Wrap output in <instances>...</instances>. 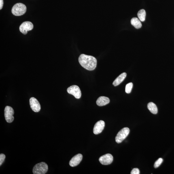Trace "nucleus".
Wrapping results in <instances>:
<instances>
[{"mask_svg":"<svg viewBox=\"0 0 174 174\" xmlns=\"http://www.w3.org/2000/svg\"><path fill=\"white\" fill-rule=\"evenodd\" d=\"M131 24L136 29H139L142 26L140 20L138 18L134 17L131 21Z\"/></svg>","mask_w":174,"mask_h":174,"instance_id":"nucleus-14","label":"nucleus"},{"mask_svg":"<svg viewBox=\"0 0 174 174\" xmlns=\"http://www.w3.org/2000/svg\"><path fill=\"white\" fill-rule=\"evenodd\" d=\"M110 102V99L107 97H100L97 99L96 103L99 106H102L108 104Z\"/></svg>","mask_w":174,"mask_h":174,"instance_id":"nucleus-12","label":"nucleus"},{"mask_svg":"<svg viewBox=\"0 0 174 174\" xmlns=\"http://www.w3.org/2000/svg\"><path fill=\"white\" fill-rule=\"evenodd\" d=\"M48 170V166L45 162H41L36 164L33 168V172L34 174H45Z\"/></svg>","mask_w":174,"mask_h":174,"instance_id":"nucleus-3","label":"nucleus"},{"mask_svg":"<svg viewBox=\"0 0 174 174\" xmlns=\"http://www.w3.org/2000/svg\"><path fill=\"white\" fill-rule=\"evenodd\" d=\"M79 61L83 67L90 71L94 70L97 66V59L91 55L81 54L79 58Z\"/></svg>","mask_w":174,"mask_h":174,"instance_id":"nucleus-1","label":"nucleus"},{"mask_svg":"<svg viewBox=\"0 0 174 174\" xmlns=\"http://www.w3.org/2000/svg\"><path fill=\"white\" fill-rule=\"evenodd\" d=\"M133 87V84L132 83H130L127 84L125 87V91L127 94L130 93L131 92Z\"/></svg>","mask_w":174,"mask_h":174,"instance_id":"nucleus-17","label":"nucleus"},{"mask_svg":"<svg viewBox=\"0 0 174 174\" xmlns=\"http://www.w3.org/2000/svg\"><path fill=\"white\" fill-rule=\"evenodd\" d=\"M29 103L32 110L35 112H38L41 109V106L37 99L34 97L29 100Z\"/></svg>","mask_w":174,"mask_h":174,"instance_id":"nucleus-9","label":"nucleus"},{"mask_svg":"<svg viewBox=\"0 0 174 174\" xmlns=\"http://www.w3.org/2000/svg\"><path fill=\"white\" fill-rule=\"evenodd\" d=\"M147 108L151 112L154 114H156L158 113V109L156 105L153 102L148 103Z\"/></svg>","mask_w":174,"mask_h":174,"instance_id":"nucleus-15","label":"nucleus"},{"mask_svg":"<svg viewBox=\"0 0 174 174\" xmlns=\"http://www.w3.org/2000/svg\"><path fill=\"white\" fill-rule=\"evenodd\" d=\"M138 16L141 21L143 22L145 21L146 17L145 10L143 9L139 10L138 13Z\"/></svg>","mask_w":174,"mask_h":174,"instance_id":"nucleus-16","label":"nucleus"},{"mask_svg":"<svg viewBox=\"0 0 174 174\" xmlns=\"http://www.w3.org/2000/svg\"><path fill=\"white\" fill-rule=\"evenodd\" d=\"M4 4L3 0H0V9H1L3 8Z\"/></svg>","mask_w":174,"mask_h":174,"instance_id":"nucleus-21","label":"nucleus"},{"mask_svg":"<svg viewBox=\"0 0 174 174\" xmlns=\"http://www.w3.org/2000/svg\"><path fill=\"white\" fill-rule=\"evenodd\" d=\"M68 93L73 95L76 99H79L81 96V92L79 87L76 85H73L67 89Z\"/></svg>","mask_w":174,"mask_h":174,"instance_id":"nucleus-6","label":"nucleus"},{"mask_svg":"<svg viewBox=\"0 0 174 174\" xmlns=\"http://www.w3.org/2000/svg\"><path fill=\"white\" fill-rule=\"evenodd\" d=\"M14 110L12 107L8 106L5 107L4 110L5 117L6 120L8 123H12L14 121Z\"/></svg>","mask_w":174,"mask_h":174,"instance_id":"nucleus-5","label":"nucleus"},{"mask_svg":"<svg viewBox=\"0 0 174 174\" xmlns=\"http://www.w3.org/2000/svg\"><path fill=\"white\" fill-rule=\"evenodd\" d=\"M33 25L31 22L26 21L22 23L20 27V31L23 34L26 35L28 32L32 30Z\"/></svg>","mask_w":174,"mask_h":174,"instance_id":"nucleus-7","label":"nucleus"},{"mask_svg":"<svg viewBox=\"0 0 174 174\" xmlns=\"http://www.w3.org/2000/svg\"><path fill=\"white\" fill-rule=\"evenodd\" d=\"M83 158L82 155L81 154H78L73 157L70 160L69 162V165L70 166L74 167L78 165L81 161Z\"/></svg>","mask_w":174,"mask_h":174,"instance_id":"nucleus-11","label":"nucleus"},{"mask_svg":"<svg viewBox=\"0 0 174 174\" xmlns=\"http://www.w3.org/2000/svg\"><path fill=\"white\" fill-rule=\"evenodd\" d=\"M105 126V122L103 121H99L96 123L93 129V132L95 134L98 135L101 133Z\"/></svg>","mask_w":174,"mask_h":174,"instance_id":"nucleus-10","label":"nucleus"},{"mask_svg":"<svg viewBox=\"0 0 174 174\" xmlns=\"http://www.w3.org/2000/svg\"><path fill=\"white\" fill-rule=\"evenodd\" d=\"M113 157L110 154H107L103 155L99 159V161L101 163L104 165H107L111 164L113 161Z\"/></svg>","mask_w":174,"mask_h":174,"instance_id":"nucleus-8","label":"nucleus"},{"mask_svg":"<svg viewBox=\"0 0 174 174\" xmlns=\"http://www.w3.org/2000/svg\"><path fill=\"white\" fill-rule=\"evenodd\" d=\"M127 76V73L125 72L121 74L114 81L113 84L114 86L116 87L119 85L124 80Z\"/></svg>","mask_w":174,"mask_h":174,"instance_id":"nucleus-13","label":"nucleus"},{"mask_svg":"<svg viewBox=\"0 0 174 174\" xmlns=\"http://www.w3.org/2000/svg\"><path fill=\"white\" fill-rule=\"evenodd\" d=\"M5 158L6 156L5 154H0V166H1L4 162Z\"/></svg>","mask_w":174,"mask_h":174,"instance_id":"nucleus-19","label":"nucleus"},{"mask_svg":"<svg viewBox=\"0 0 174 174\" xmlns=\"http://www.w3.org/2000/svg\"><path fill=\"white\" fill-rule=\"evenodd\" d=\"M27 7L23 4L18 3L15 5L12 9V12L14 15L20 16L23 15L26 12Z\"/></svg>","mask_w":174,"mask_h":174,"instance_id":"nucleus-2","label":"nucleus"},{"mask_svg":"<svg viewBox=\"0 0 174 174\" xmlns=\"http://www.w3.org/2000/svg\"><path fill=\"white\" fill-rule=\"evenodd\" d=\"M131 174H139L140 171L138 168H135L133 169L131 172Z\"/></svg>","mask_w":174,"mask_h":174,"instance_id":"nucleus-20","label":"nucleus"},{"mask_svg":"<svg viewBox=\"0 0 174 174\" xmlns=\"http://www.w3.org/2000/svg\"><path fill=\"white\" fill-rule=\"evenodd\" d=\"M130 132V130L127 127H125L121 130L118 133L116 137V142L119 143L124 140L128 135Z\"/></svg>","mask_w":174,"mask_h":174,"instance_id":"nucleus-4","label":"nucleus"},{"mask_svg":"<svg viewBox=\"0 0 174 174\" xmlns=\"http://www.w3.org/2000/svg\"><path fill=\"white\" fill-rule=\"evenodd\" d=\"M163 161V160L162 158H159L158 160L155 162L154 164V167L155 168H157L162 164Z\"/></svg>","mask_w":174,"mask_h":174,"instance_id":"nucleus-18","label":"nucleus"}]
</instances>
